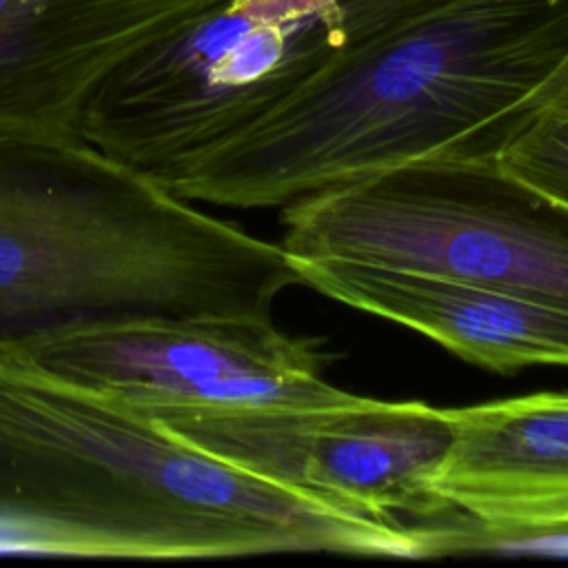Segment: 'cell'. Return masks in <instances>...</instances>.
<instances>
[{
  "mask_svg": "<svg viewBox=\"0 0 568 568\" xmlns=\"http://www.w3.org/2000/svg\"><path fill=\"white\" fill-rule=\"evenodd\" d=\"M448 0H217L113 67L84 142L173 197L344 51Z\"/></svg>",
  "mask_w": 568,
  "mask_h": 568,
  "instance_id": "obj_4",
  "label": "cell"
},
{
  "mask_svg": "<svg viewBox=\"0 0 568 568\" xmlns=\"http://www.w3.org/2000/svg\"><path fill=\"white\" fill-rule=\"evenodd\" d=\"M291 262L300 284L402 324L468 364L513 375L568 366V308L501 288L342 260Z\"/></svg>",
  "mask_w": 568,
  "mask_h": 568,
  "instance_id": "obj_9",
  "label": "cell"
},
{
  "mask_svg": "<svg viewBox=\"0 0 568 568\" xmlns=\"http://www.w3.org/2000/svg\"><path fill=\"white\" fill-rule=\"evenodd\" d=\"M282 248L484 284L568 308V206L499 155L442 158L282 206Z\"/></svg>",
  "mask_w": 568,
  "mask_h": 568,
  "instance_id": "obj_5",
  "label": "cell"
},
{
  "mask_svg": "<svg viewBox=\"0 0 568 568\" xmlns=\"http://www.w3.org/2000/svg\"><path fill=\"white\" fill-rule=\"evenodd\" d=\"M7 348L153 417L353 397L324 379L331 353L322 342L288 335L271 317L93 324Z\"/></svg>",
  "mask_w": 568,
  "mask_h": 568,
  "instance_id": "obj_6",
  "label": "cell"
},
{
  "mask_svg": "<svg viewBox=\"0 0 568 568\" xmlns=\"http://www.w3.org/2000/svg\"><path fill=\"white\" fill-rule=\"evenodd\" d=\"M217 0H0V133L80 138L102 78Z\"/></svg>",
  "mask_w": 568,
  "mask_h": 568,
  "instance_id": "obj_8",
  "label": "cell"
},
{
  "mask_svg": "<svg viewBox=\"0 0 568 568\" xmlns=\"http://www.w3.org/2000/svg\"><path fill=\"white\" fill-rule=\"evenodd\" d=\"M564 109H568V80H566V84L559 89V93L555 95V100L550 102V106H548L544 113H548V111H564Z\"/></svg>",
  "mask_w": 568,
  "mask_h": 568,
  "instance_id": "obj_12",
  "label": "cell"
},
{
  "mask_svg": "<svg viewBox=\"0 0 568 568\" xmlns=\"http://www.w3.org/2000/svg\"><path fill=\"white\" fill-rule=\"evenodd\" d=\"M293 284L282 244L89 142L0 133V348L93 324L271 317Z\"/></svg>",
  "mask_w": 568,
  "mask_h": 568,
  "instance_id": "obj_3",
  "label": "cell"
},
{
  "mask_svg": "<svg viewBox=\"0 0 568 568\" xmlns=\"http://www.w3.org/2000/svg\"><path fill=\"white\" fill-rule=\"evenodd\" d=\"M499 160L568 206V109L541 113L499 153Z\"/></svg>",
  "mask_w": 568,
  "mask_h": 568,
  "instance_id": "obj_11",
  "label": "cell"
},
{
  "mask_svg": "<svg viewBox=\"0 0 568 568\" xmlns=\"http://www.w3.org/2000/svg\"><path fill=\"white\" fill-rule=\"evenodd\" d=\"M0 552L426 559L419 530L231 464L142 408L0 348Z\"/></svg>",
  "mask_w": 568,
  "mask_h": 568,
  "instance_id": "obj_1",
  "label": "cell"
},
{
  "mask_svg": "<svg viewBox=\"0 0 568 568\" xmlns=\"http://www.w3.org/2000/svg\"><path fill=\"white\" fill-rule=\"evenodd\" d=\"M568 80V0H448L328 62L180 200L284 206L393 166L499 155Z\"/></svg>",
  "mask_w": 568,
  "mask_h": 568,
  "instance_id": "obj_2",
  "label": "cell"
},
{
  "mask_svg": "<svg viewBox=\"0 0 568 568\" xmlns=\"http://www.w3.org/2000/svg\"><path fill=\"white\" fill-rule=\"evenodd\" d=\"M444 410L433 490L453 513L510 528L568 519V388Z\"/></svg>",
  "mask_w": 568,
  "mask_h": 568,
  "instance_id": "obj_10",
  "label": "cell"
},
{
  "mask_svg": "<svg viewBox=\"0 0 568 568\" xmlns=\"http://www.w3.org/2000/svg\"><path fill=\"white\" fill-rule=\"evenodd\" d=\"M158 419L231 464L348 510L408 524L453 513L433 490L450 422L444 408L426 402L353 395L333 404Z\"/></svg>",
  "mask_w": 568,
  "mask_h": 568,
  "instance_id": "obj_7",
  "label": "cell"
}]
</instances>
